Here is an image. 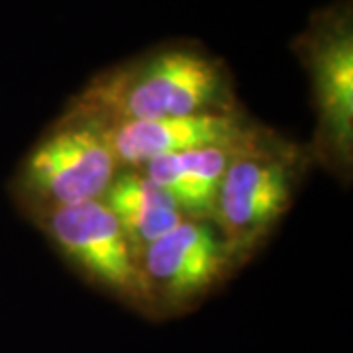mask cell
Masks as SVG:
<instances>
[{"label": "cell", "instance_id": "obj_1", "mask_svg": "<svg viewBox=\"0 0 353 353\" xmlns=\"http://www.w3.org/2000/svg\"><path fill=\"white\" fill-rule=\"evenodd\" d=\"M222 65L196 50H165L92 81L81 106L101 126L222 110Z\"/></svg>", "mask_w": 353, "mask_h": 353}, {"label": "cell", "instance_id": "obj_2", "mask_svg": "<svg viewBox=\"0 0 353 353\" xmlns=\"http://www.w3.org/2000/svg\"><path fill=\"white\" fill-rule=\"evenodd\" d=\"M116 173L112 148L90 120L51 134L26 163L28 189L53 206L101 201Z\"/></svg>", "mask_w": 353, "mask_h": 353}, {"label": "cell", "instance_id": "obj_3", "mask_svg": "<svg viewBox=\"0 0 353 353\" xmlns=\"http://www.w3.org/2000/svg\"><path fill=\"white\" fill-rule=\"evenodd\" d=\"M292 173L287 163L248 143L238 145L222 176L214 212L228 252L248 248L287 210Z\"/></svg>", "mask_w": 353, "mask_h": 353}, {"label": "cell", "instance_id": "obj_4", "mask_svg": "<svg viewBox=\"0 0 353 353\" xmlns=\"http://www.w3.org/2000/svg\"><path fill=\"white\" fill-rule=\"evenodd\" d=\"M50 232L59 248L94 279L134 299L150 296L126 232L102 201L55 206Z\"/></svg>", "mask_w": 353, "mask_h": 353}, {"label": "cell", "instance_id": "obj_5", "mask_svg": "<svg viewBox=\"0 0 353 353\" xmlns=\"http://www.w3.org/2000/svg\"><path fill=\"white\" fill-rule=\"evenodd\" d=\"M228 253L210 224L183 220L139 253L143 259L139 271L150 294L157 292L167 303H185L220 277Z\"/></svg>", "mask_w": 353, "mask_h": 353}, {"label": "cell", "instance_id": "obj_6", "mask_svg": "<svg viewBox=\"0 0 353 353\" xmlns=\"http://www.w3.org/2000/svg\"><path fill=\"white\" fill-rule=\"evenodd\" d=\"M101 128L118 163L126 165H145L159 155L210 145H238L243 141L238 116L226 110L134 120Z\"/></svg>", "mask_w": 353, "mask_h": 353}, {"label": "cell", "instance_id": "obj_7", "mask_svg": "<svg viewBox=\"0 0 353 353\" xmlns=\"http://www.w3.org/2000/svg\"><path fill=\"white\" fill-rule=\"evenodd\" d=\"M330 143L350 152L353 132V39L350 20L326 16L304 46Z\"/></svg>", "mask_w": 353, "mask_h": 353}, {"label": "cell", "instance_id": "obj_8", "mask_svg": "<svg viewBox=\"0 0 353 353\" xmlns=\"http://www.w3.org/2000/svg\"><path fill=\"white\" fill-rule=\"evenodd\" d=\"M238 145H210L159 155L143 165L145 175L175 199L183 214L202 218L214 212L222 176Z\"/></svg>", "mask_w": 353, "mask_h": 353}]
</instances>
